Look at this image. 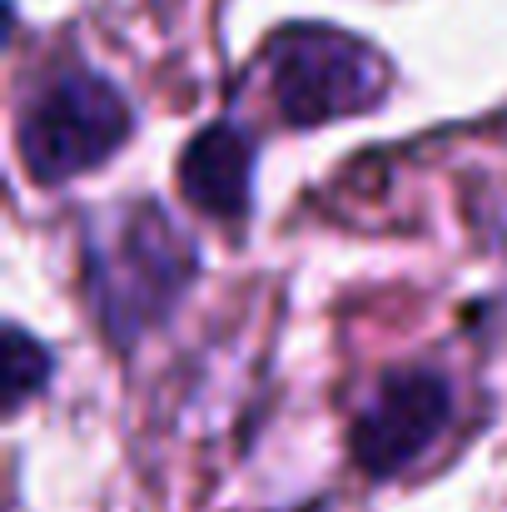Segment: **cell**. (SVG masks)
I'll use <instances>...</instances> for the list:
<instances>
[{"label":"cell","instance_id":"277c9868","mask_svg":"<svg viewBox=\"0 0 507 512\" xmlns=\"http://www.w3.org/2000/svg\"><path fill=\"white\" fill-rule=\"evenodd\" d=\"M453 388L433 368H398L383 373L368 403L353 418V458L368 478H393L413 468L448 428Z\"/></svg>","mask_w":507,"mask_h":512},{"label":"cell","instance_id":"6da1fadb","mask_svg":"<svg viewBox=\"0 0 507 512\" xmlns=\"http://www.w3.org/2000/svg\"><path fill=\"white\" fill-rule=\"evenodd\" d=\"M199 274L194 239L160 204L135 199L85 239V294L110 343L130 348L189 294Z\"/></svg>","mask_w":507,"mask_h":512},{"label":"cell","instance_id":"3957f363","mask_svg":"<svg viewBox=\"0 0 507 512\" xmlns=\"http://www.w3.org/2000/svg\"><path fill=\"white\" fill-rule=\"evenodd\" d=\"M269 90L284 125H334L388 95V60L334 25H294L269 45Z\"/></svg>","mask_w":507,"mask_h":512},{"label":"cell","instance_id":"7a4b0ae2","mask_svg":"<svg viewBox=\"0 0 507 512\" xmlns=\"http://www.w3.org/2000/svg\"><path fill=\"white\" fill-rule=\"evenodd\" d=\"M130 130H135V115L120 85H110L105 75L85 65H65V70H50L20 105L15 145H20L25 174L55 189L100 170L130 140Z\"/></svg>","mask_w":507,"mask_h":512},{"label":"cell","instance_id":"8992f818","mask_svg":"<svg viewBox=\"0 0 507 512\" xmlns=\"http://www.w3.org/2000/svg\"><path fill=\"white\" fill-rule=\"evenodd\" d=\"M50 373H55L50 348L35 343L20 324H10L5 329V373H0L5 378V413H20L35 393H45Z\"/></svg>","mask_w":507,"mask_h":512},{"label":"cell","instance_id":"5b68a950","mask_svg":"<svg viewBox=\"0 0 507 512\" xmlns=\"http://www.w3.org/2000/svg\"><path fill=\"white\" fill-rule=\"evenodd\" d=\"M179 189L199 214L239 224L254 199V135L229 120L199 130L179 155Z\"/></svg>","mask_w":507,"mask_h":512}]
</instances>
